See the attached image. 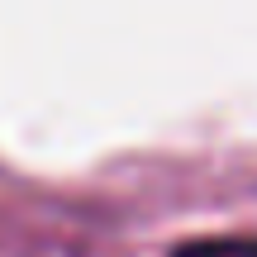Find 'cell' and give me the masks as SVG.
Segmentation results:
<instances>
[{"instance_id": "cell-1", "label": "cell", "mask_w": 257, "mask_h": 257, "mask_svg": "<svg viewBox=\"0 0 257 257\" xmlns=\"http://www.w3.org/2000/svg\"><path fill=\"white\" fill-rule=\"evenodd\" d=\"M172 257H257V238H195Z\"/></svg>"}]
</instances>
